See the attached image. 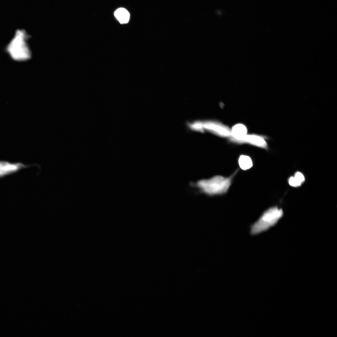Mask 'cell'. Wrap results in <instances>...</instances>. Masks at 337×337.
<instances>
[{"mask_svg":"<svg viewBox=\"0 0 337 337\" xmlns=\"http://www.w3.org/2000/svg\"><path fill=\"white\" fill-rule=\"evenodd\" d=\"M24 31L18 30L9 45L7 49L9 53L15 60H22L29 57L30 52Z\"/></svg>","mask_w":337,"mask_h":337,"instance_id":"obj_3","label":"cell"},{"mask_svg":"<svg viewBox=\"0 0 337 337\" xmlns=\"http://www.w3.org/2000/svg\"><path fill=\"white\" fill-rule=\"evenodd\" d=\"M237 172V170L229 177L217 175L208 179H201L193 185L200 192L208 196L223 194L228 190L232 178Z\"/></svg>","mask_w":337,"mask_h":337,"instance_id":"obj_1","label":"cell"},{"mask_svg":"<svg viewBox=\"0 0 337 337\" xmlns=\"http://www.w3.org/2000/svg\"><path fill=\"white\" fill-rule=\"evenodd\" d=\"M238 163L240 168L244 170L250 169L253 165V161L251 158L245 155L240 156L238 159Z\"/></svg>","mask_w":337,"mask_h":337,"instance_id":"obj_9","label":"cell"},{"mask_svg":"<svg viewBox=\"0 0 337 337\" xmlns=\"http://www.w3.org/2000/svg\"><path fill=\"white\" fill-rule=\"evenodd\" d=\"M288 182L291 186L293 187H299L301 184V183L298 181L294 177H290L288 180Z\"/></svg>","mask_w":337,"mask_h":337,"instance_id":"obj_10","label":"cell"},{"mask_svg":"<svg viewBox=\"0 0 337 337\" xmlns=\"http://www.w3.org/2000/svg\"><path fill=\"white\" fill-rule=\"evenodd\" d=\"M114 16L121 24L128 23L130 18L129 12L125 8L121 7L117 9L114 12Z\"/></svg>","mask_w":337,"mask_h":337,"instance_id":"obj_8","label":"cell"},{"mask_svg":"<svg viewBox=\"0 0 337 337\" xmlns=\"http://www.w3.org/2000/svg\"><path fill=\"white\" fill-rule=\"evenodd\" d=\"M294 177L299 182L301 183L304 182L305 180V178L303 175L301 173L297 172L295 174Z\"/></svg>","mask_w":337,"mask_h":337,"instance_id":"obj_11","label":"cell"},{"mask_svg":"<svg viewBox=\"0 0 337 337\" xmlns=\"http://www.w3.org/2000/svg\"><path fill=\"white\" fill-rule=\"evenodd\" d=\"M283 212L276 207L266 211L259 219L252 225L251 233L255 235L264 232L274 225L282 217Z\"/></svg>","mask_w":337,"mask_h":337,"instance_id":"obj_2","label":"cell"},{"mask_svg":"<svg viewBox=\"0 0 337 337\" xmlns=\"http://www.w3.org/2000/svg\"><path fill=\"white\" fill-rule=\"evenodd\" d=\"M247 133V129L244 125L242 124L235 125L231 130L230 141L236 143L246 135Z\"/></svg>","mask_w":337,"mask_h":337,"instance_id":"obj_7","label":"cell"},{"mask_svg":"<svg viewBox=\"0 0 337 337\" xmlns=\"http://www.w3.org/2000/svg\"><path fill=\"white\" fill-rule=\"evenodd\" d=\"M192 130L200 132L207 131L220 137H229L231 129L227 126L216 121H197L188 125Z\"/></svg>","mask_w":337,"mask_h":337,"instance_id":"obj_4","label":"cell"},{"mask_svg":"<svg viewBox=\"0 0 337 337\" xmlns=\"http://www.w3.org/2000/svg\"><path fill=\"white\" fill-rule=\"evenodd\" d=\"M35 166L39 168H40V166L37 164H25L19 162L11 163L7 161L0 160V178L15 173L23 169Z\"/></svg>","mask_w":337,"mask_h":337,"instance_id":"obj_5","label":"cell"},{"mask_svg":"<svg viewBox=\"0 0 337 337\" xmlns=\"http://www.w3.org/2000/svg\"><path fill=\"white\" fill-rule=\"evenodd\" d=\"M267 136L255 134H247L242 139L237 141L236 143L247 144L259 148L267 149L268 144L266 140Z\"/></svg>","mask_w":337,"mask_h":337,"instance_id":"obj_6","label":"cell"}]
</instances>
